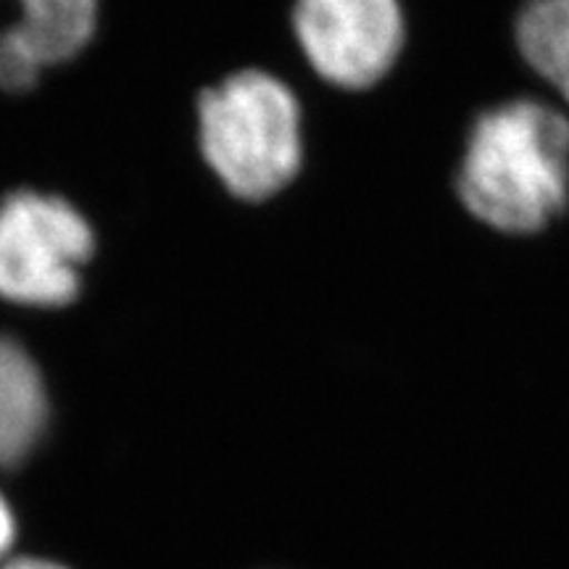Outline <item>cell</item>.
<instances>
[{
    "instance_id": "2",
    "label": "cell",
    "mask_w": 569,
    "mask_h": 569,
    "mask_svg": "<svg viewBox=\"0 0 569 569\" xmlns=\"http://www.w3.org/2000/svg\"><path fill=\"white\" fill-rule=\"evenodd\" d=\"M198 117L206 161L246 201L280 193L301 167V111L272 74H232L203 92Z\"/></svg>"
},
{
    "instance_id": "3",
    "label": "cell",
    "mask_w": 569,
    "mask_h": 569,
    "mask_svg": "<svg viewBox=\"0 0 569 569\" xmlns=\"http://www.w3.org/2000/svg\"><path fill=\"white\" fill-rule=\"evenodd\" d=\"M90 253V224L61 198L19 190L0 206V296L9 301L69 303Z\"/></svg>"
},
{
    "instance_id": "5",
    "label": "cell",
    "mask_w": 569,
    "mask_h": 569,
    "mask_svg": "<svg viewBox=\"0 0 569 569\" xmlns=\"http://www.w3.org/2000/svg\"><path fill=\"white\" fill-rule=\"evenodd\" d=\"M17 17L0 32V88L21 92L40 71L69 61L88 46L98 21V0H11Z\"/></svg>"
},
{
    "instance_id": "4",
    "label": "cell",
    "mask_w": 569,
    "mask_h": 569,
    "mask_svg": "<svg viewBox=\"0 0 569 569\" xmlns=\"http://www.w3.org/2000/svg\"><path fill=\"white\" fill-rule=\"evenodd\" d=\"M293 24L311 67L348 90L380 82L403 46L398 0H296Z\"/></svg>"
},
{
    "instance_id": "7",
    "label": "cell",
    "mask_w": 569,
    "mask_h": 569,
    "mask_svg": "<svg viewBox=\"0 0 569 569\" xmlns=\"http://www.w3.org/2000/svg\"><path fill=\"white\" fill-rule=\"evenodd\" d=\"M517 46L569 103V0H528L517 17Z\"/></svg>"
},
{
    "instance_id": "6",
    "label": "cell",
    "mask_w": 569,
    "mask_h": 569,
    "mask_svg": "<svg viewBox=\"0 0 569 569\" xmlns=\"http://www.w3.org/2000/svg\"><path fill=\"white\" fill-rule=\"evenodd\" d=\"M48 419L42 377L24 348L0 338V467L17 465L38 443Z\"/></svg>"
},
{
    "instance_id": "1",
    "label": "cell",
    "mask_w": 569,
    "mask_h": 569,
    "mask_svg": "<svg viewBox=\"0 0 569 569\" xmlns=\"http://www.w3.org/2000/svg\"><path fill=\"white\" fill-rule=\"evenodd\" d=\"M459 196L498 232L530 234L569 203V122L540 101H509L482 113L469 134Z\"/></svg>"
},
{
    "instance_id": "9",
    "label": "cell",
    "mask_w": 569,
    "mask_h": 569,
    "mask_svg": "<svg viewBox=\"0 0 569 569\" xmlns=\"http://www.w3.org/2000/svg\"><path fill=\"white\" fill-rule=\"evenodd\" d=\"M3 569H63L59 565H51V561H40V559H19L6 565Z\"/></svg>"
},
{
    "instance_id": "8",
    "label": "cell",
    "mask_w": 569,
    "mask_h": 569,
    "mask_svg": "<svg viewBox=\"0 0 569 569\" xmlns=\"http://www.w3.org/2000/svg\"><path fill=\"white\" fill-rule=\"evenodd\" d=\"M13 532H17V525H13V515L6 503V498L0 496V557L11 549Z\"/></svg>"
}]
</instances>
